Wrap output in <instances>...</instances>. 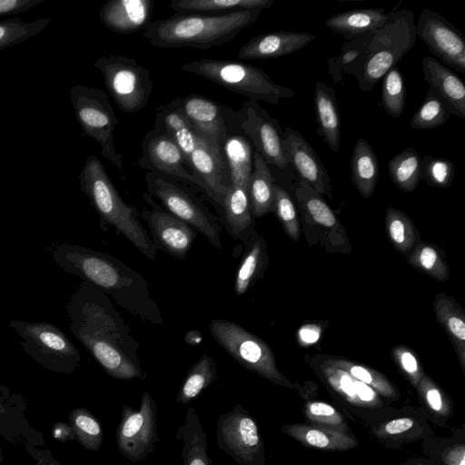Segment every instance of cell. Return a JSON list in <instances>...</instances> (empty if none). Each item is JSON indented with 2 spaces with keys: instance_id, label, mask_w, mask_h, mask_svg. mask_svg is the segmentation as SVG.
<instances>
[{
  "instance_id": "cell-1",
  "label": "cell",
  "mask_w": 465,
  "mask_h": 465,
  "mask_svg": "<svg viewBox=\"0 0 465 465\" xmlns=\"http://www.w3.org/2000/svg\"><path fill=\"white\" fill-rule=\"evenodd\" d=\"M67 312L72 333L109 376L120 381L143 376L139 343L106 293L84 281Z\"/></svg>"
},
{
  "instance_id": "cell-2",
  "label": "cell",
  "mask_w": 465,
  "mask_h": 465,
  "mask_svg": "<svg viewBox=\"0 0 465 465\" xmlns=\"http://www.w3.org/2000/svg\"><path fill=\"white\" fill-rule=\"evenodd\" d=\"M50 253L64 272L96 286L134 316L153 325L163 324L148 282L118 258L67 242L54 245Z\"/></svg>"
},
{
  "instance_id": "cell-3",
  "label": "cell",
  "mask_w": 465,
  "mask_h": 465,
  "mask_svg": "<svg viewBox=\"0 0 465 465\" xmlns=\"http://www.w3.org/2000/svg\"><path fill=\"white\" fill-rule=\"evenodd\" d=\"M262 10H244L221 15L185 14L156 21L145 26L143 36L159 48L209 49L234 39L257 20Z\"/></svg>"
},
{
  "instance_id": "cell-4",
  "label": "cell",
  "mask_w": 465,
  "mask_h": 465,
  "mask_svg": "<svg viewBox=\"0 0 465 465\" xmlns=\"http://www.w3.org/2000/svg\"><path fill=\"white\" fill-rule=\"evenodd\" d=\"M80 188L96 211L100 226H112L118 235L127 239L142 254L154 261L157 255L148 231L142 223L136 207L125 203L118 193L102 162L89 155L78 175Z\"/></svg>"
},
{
  "instance_id": "cell-5",
  "label": "cell",
  "mask_w": 465,
  "mask_h": 465,
  "mask_svg": "<svg viewBox=\"0 0 465 465\" xmlns=\"http://www.w3.org/2000/svg\"><path fill=\"white\" fill-rule=\"evenodd\" d=\"M362 64L357 74L361 90L370 91L415 45L414 14L402 8L388 14L385 24L368 35Z\"/></svg>"
},
{
  "instance_id": "cell-6",
  "label": "cell",
  "mask_w": 465,
  "mask_h": 465,
  "mask_svg": "<svg viewBox=\"0 0 465 465\" xmlns=\"http://www.w3.org/2000/svg\"><path fill=\"white\" fill-rule=\"evenodd\" d=\"M312 368L338 409L369 430L400 412L401 408L395 402L382 397L371 387L354 379L326 359L315 362Z\"/></svg>"
},
{
  "instance_id": "cell-7",
  "label": "cell",
  "mask_w": 465,
  "mask_h": 465,
  "mask_svg": "<svg viewBox=\"0 0 465 465\" xmlns=\"http://www.w3.org/2000/svg\"><path fill=\"white\" fill-rule=\"evenodd\" d=\"M182 70L256 101L277 104L294 95L291 88L274 83L266 72L248 64L203 58L183 64Z\"/></svg>"
},
{
  "instance_id": "cell-8",
  "label": "cell",
  "mask_w": 465,
  "mask_h": 465,
  "mask_svg": "<svg viewBox=\"0 0 465 465\" xmlns=\"http://www.w3.org/2000/svg\"><path fill=\"white\" fill-rule=\"evenodd\" d=\"M144 179L147 193L158 200L164 210L202 233L213 247H223L217 217L181 181L152 172H147Z\"/></svg>"
},
{
  "instance_id": "cell-9",
  "label": "cell",
  "mask_w": 465,
  "mask_h": 465,
  "mask_svg": "<svg viewBox=\"0 0 465 465\" xmlns=\"http://www.w3.org/2000/svg\"><path fill=\"white\" fill-rule=\"evenodd\" d=\"M209 331L218 345L243 368L276 385L295 388L278 370L271 348L258 336L225 319H213Z\"/></svg>"
},
{
  "instance_id": "cell-10",
  "label": "cell",
  "mask_w": 465,
  "mask_h": 465,
  "mask_svg": "<svg viewBox=\"0 0 465 465\" xmlns=\"http://www.w3.org/2000/svg\"><path fill=\"white\" fill-rule=\"evenodd\" d=\"M71 103L84 134L101 146L102 156L123 172V157L114 146L118 119L108 95L101 89L75 84L70 89Z\"/></svg>"
},
{
  "instance_id": "cell-11",
  "label": "cell",
  "mask_w": 465,
  "mask_h": 465,
  "mask_svg": "<svg viewBox=\"0 0 465 465\" xmlns=\"http://www.w3.org/2000/svg\"><path fill=\"white\" fill-rule=\"evenodd\" d=\"M94 66L102 73L106 89L122 112L131 114L144 108L153 92L148 69L134 58L113 54L98 57Z\"/></svg>"
},
{
  "instance_id": "cell-12",
  "label": "cell",
  "mask_w": 465,
  "mask_h": 465,
  "mask_svg": "<svg viewBox=\"0 0 465 465\" xmlns=\"http://www.w3.org/2000/svg\"><path fill=\"white\" fill-rule=\"evenodd\" d=\"M9 326L23 338V349L48 369L71 372L81 361L75 345L54 324L10 321Z\"/></svg>"
},
{
  "instance_id": "cell-13",
  "label": "cell",
  "mask_w": 465,
  "mask_h": 465,
  "mask_svg": "<svg viewBox=\"0 0 465 465\" xmlns=\"http://www.w3.org/2000/svg\"><path fill=\"white\" fill-rule=\"evenodd\" d=\"M217 444L238 465H264L265 444L255 419L239 403L216 424Z\"/></svg>"
},
{
  "instance_id": "cell-14",
  "label": "cell",
  "mask_w": 465,
  "mask_h": 465,
  "mask_svg": "<svg viewBox=\"0 0 465 465\" xmlns=\"http://www.w3.org/2000/svg\"><path fill=\"white\" fill-rule=\"evenodd\" d=\"M115 437L118 450L132 462L143 460L154 450L157 404L149 391L143 392L139 410L123 406Z\"/></svg>"
},
{
  "instance_id": "cell-15",
  "label": "cell",
  "mask_w": 465,
  "mask_h": 465,
  "mask_svg": "<svg viewBox=\"0 0 465 465\" xmlns=\"http://www.w3.org/2000/svg\"><path fill=\"white\" fill-rule=\"evenodd\" d=\"M236 117L242 131L255 148L254 152L267 164H273L280 169L289 164L283 150L282 129L277 119L261 107L258 101H246L236 112Z\"/></svg>"
},
{
  "instance_id": "cell-16",
  "label": "cell",
  "mask_w": 465,
  "mask_h": 465,
  "mask_svg": "<svg viewBox=\"0 0 465 465\" xmlns=\"http://www.w3.org/2000/svg\"><path fill=\"white\" fill-rule=\"evenodd\" d=\"M416 34L443 64L465 74L464 35L445 17L423 8L416 24Z\"/></svg>"
},
{
  "instance_id": "cell-17",
  "label": "cell",
  "mask_w": 465,
  "mask_h": 465,
  "mask_svg": "<svg viewBox=\"0 0 465 465\" xmlns=\"http://www.w3.org/2000/svg\"><path fill=\"white\" fill-rule=\"evenodd\" d=\"M143 198L151 209L144 208L140 217L148 226L155 249L176 259L185 258L196 238V231L164 210L148 193Z\"/></svg>"
},
{
  "instance_id": "cell-18",
  "label": "cell",
  "mask_w": 465,
  "mask_h": 465,
  "mask_svg": "<svg viewBox=\"0 0 465 465\" xmlns=\"http://www.w3.org/2000/svg\"><path fill=\"white\" fill-rule=\"evenodd\" d=\"M138 164L148 172L167 175L203 189L176 143L155 129L149 130L143 139Z\"/></svg>"
},
{
  "instance_id": "cell-19",
  "label": "cell",
  "mask_w": 465,
  "mask_h": 465,
  "mask_svg": "<svg viewBox=\"0 0 465 465\" xmlns=\"http://www.w3.org/2000/svg\"><path fill=\"white\" fill-rule=\"evenodd\" d=\"M172 102L193 128L197 136L223 145L228 137L231 110L200 94L175 97Z\"/></svg>"
},
{
  "instance_id": "cell-20",
  "label": "cell",
  "mask_w": 465,
  "mask_h": 465,
  "mask_svg": "<svg viewBox=\"0 0 465 465\" xmlns=\"http://www.w3.org/2000/svg\"><path fill=\"white\" fill-rule=\"evenodd\" d=\"M189 166L208 196L222 207L232 185L223 146L198 136L196 147L189 158Z\"/></svg>"
},
{
  "instance_id": "cell-21",
  "label": "cell",
  "mask_w": 465,
  "mask_h": 465,
  "mask_svg": "<svg viewBox=\"0 0 465 465\" xmlns=\"http://www.w3.org/2000/svg\"><path fill=\"white\" fill-rule=\"evenodd\" d=\"M283 150L300 180L308 183L319 193L331 198V181L321 158L308 141L296 130H282Z\"/></svg>"
},
{
  "instance_id": "cell-22",
  "label": "cell",
  "mask_w": 465,
  "mask_h": 465,
  "mask_svg": "<svg viewBox=\"0 0 465 465\" xmlns=\"http://www.w3.org/2000/svg\"><path fill=\"white\" fill-rule=\"evenodd\" d=\"M370 433L381 445L393 450L434 435L429 421L411 406L401 407L397 415L370 430Z\"/></svg>"
},
{
  "instance_id": "cell-23",
  "label": "cell",
  "mask_w": 465,
  "mask_h": 465,
  "mask_svg": "<svg viewBox=\"0 0 465 465\" xmlns=\"http://www.w3.org/2000/svg\"><path fill=\"white\" fill-rule=\"evenodd\" d=\"M315 38L308 32L276 31L256 35L238 52L240 59H272L291 54Z\"/></svg>"
},
{
  "instance_id": "cell-24",
  "label": "cell",
  "mask_w": 465,
  "mask_h": 465,
  "mask_svg": "<svg viewBox=\"0 0 465 465\" xmlns=\"http://www.w3.org/2000/svg\"><path fill=\"white\" fill-rule=\"evenodd\" d=\"M153 10L152 0H111L99 10L102 24L119 34H133L151 22Z\"/></svg>"
},
{
  "instance_id": "cell-25",
  "label": "cell",
  "mask_w": 465,
  "mask_h": 465,
  "mask_svg": "<svg viewBox=\"0 0 465 465\" xmlns=\"http://www.w3.org/2000/svg\"><path fill=\"white\" fill-rule=\"evenodd\" d=\"M424 81L450 106L451 114L465 119V85L450 67L436 58L421 59Z\"/></svg>"
},
{
  "instance_id": "cell-26",
  "label": "cell",
  "mask_w": 465,
  "mask_h": 465,
  "mask_svg": "<svg viewBox=\"0 0 465 465\" xmlns=\"http://www.w3.org/2000/svg\"><path fill=\"white\" fill-rule=\"evenodd\" d=\"M281 432L302 446L322 451H347L359 446L355 435L339 432L307 421L283 425Z\"/></svg>"
},
{
  "instance_id": "cell-27",
  "label": "cell",
  "mask_w": 465,
  "mask_h": 465,
  "mask_svg": "<svg viewBox=\"0 0 465 465\" xmlns=\"http://www.w3.org/2000/svg\"><path fill=\"white\" fill-rule=\"evenodd\" d=\"M313 101L317 134L334 153H338L341 145V119L334 89L318 81L315 84Z\"/></svg>"
},
{
  "instance_id": "cell-28",
  "label": "cell",
  "mask_w": 465,
  "mask_h": 465,
  "mask_svg": "<svg viewBox=\"0 0 465 465\" xmlns=\"http://www.w3.org/2000/svg\"><path fill=\"white\" fill-rule=\"evenodd\" d=\"M221 208L223 223L230 235L234 240L247 242L254 232V217L247 189L231 185Z\"/></svg>"
},
{
  "instance_id": "cell-29",
  "label": "cell",
  "mask_w": 465,
  "mask_h": 465,
  "mask_svg": "<svg viewBox=\"0 0 465 465\" xmlns=\"http://www.w3.org/2000/svg\"><path fill=\"white\" fill-rule=\"evenodd\" d=\"M388 17L382 7L355 9L329 17L324 25L332 32L351 40L369 35L381 27Z\"/></svg>"
},
{
  "instance_id": "cell-30",
  "label": "cell",
  "mask_w": 465,
  "mask_h": 465,
  "mask_svg": "<svg viewBox=\"0 0 465 465\" xmlns=\"http://www.w3.org/2000/svg\"><path fill=\"white\" fill-rule=\"evenodd\" d=\"M153 129L169 136L180 148L189 164V158L196 147L198 136L172 101L158 108Z\"/></svg>"
},
{
  "instance_id": "cell-31",
  "label": "cell",
  "mask_w": 465,
  "mask_h": 465,
  "mask_svg": "<svg viewBox=\"0 0 465 465\" xmlns=\"http://www.w3.org/2000/svg\"><path fill=\"white\" fill-rule=\"evenodd\" d=\"M436 318L453 344L458 361L465 374V315L450 296L438 293L433 302Z\"/></svg>"
},
{
  "instance_id": "cell-32",
  "label": "cell",
  "mask_w": 465,
  "mask_h": 465,
  "mask_svg": "<svg viewBox=\"0 0 465 465\" xmlns=\"http://www.w3.org/2000/svg\"><path fill=\"white\" fill-rule=\"evenodd\" d=\"M415 390L421 415L438 427H447L454 412L451 398L426 373Z\"/></svg>"
},
{
  "instance_id": "cell-33",
  "label": "cell",
  "mask_w": 465,
  "mask_h": 465,
  "mask_svg": "<svg viewBox=\"0 0 465 465\" xmlns=\"http://www.w3.org/2000/svg\"><path fill=\"white\" fill-rule=\"evenodd\" d=\"M176 438L183 440V465H211L207 453V434L195 410L188 409L184 422L178 427Z\"/></svg>"
},
{
  "instance_id": "cell-34",
  "label": "cell",
  "mask_w": 465,
  "mask_h": 465,
  "mask_svg": "<svg viewBox=\"0 0 465 465\" xmlns=\"http://www.w3.org/2000/svg\"><path fill=\"white\" fill-rule=\"evenodd\" d=\"M379 161L371 145L363 138L356 141L351 159V180L364 198H370L379 179Z\"/></svg>"
},
{
  "instance_id": "cell-35",
  "label": "cell",
  "mask_w": 465,
  "mask_h": 465,
  "mask_svg": "<svg viewBox=\"0 0 465 465\" xmlns=\"http://www.w3.org/2000/svg\"><path fill=\"white\" fill-rule=\"evenodd\" d=\"M252 172L248 184L250 208L254 218L273 213V178L268 164L253 152Z\"/></svg>"
},
{
  "instance_id": "cell-36",
  "label": "cell",
  "mask_w": 465,
  "mask_h": 465,
  "mask_svg": "<svg viewBox=\"0 0 465 465\" xmlns=\"http://www.w3.org/2000/svg\"><path fill=\"white\" fill-rule=\"evenodd\" d=\"M247 250L239 264L234 279V293L244 294L258 280L267 264L266 243L255 231L244 243Z\"/></svg>"
},
{
  "instance_id": "cell-37",
  "label": "cell",
  "mask_w": 465,
  "mask_h": 465,
  "mask_svg": "<svg viewBox=\"0 0 465 465\" xmlns=\"http://www.w3.org/2000/svg\"><path fill=\"white\" fill-rule=\"evenodd\" d=\"M231 184L247 189L252 172V146L241 134H229L223 145Z\"/></svg>"
},
{
  "instance_id": "cell-38",
  "label": "cell",
  "mask_w": 465,
  "mask_h": 465,
  "mask_svg": "<svg viewBox=\"0 0 465 465\" xmlns=\"http://www.w3.org/2000/svg\"><path fill=\"white\" fill-rule=\"evenodd\" d=\"M274 0H173L170 7L174 15H221L237 11L267 9Z\"/></svg>"
},
{
  "instance_id": "cell-39",
  "label": "cell",
  "mask_w": 465,
  "mask_h": 465,
  "mask_svg": "<svg viewBox=\"0 0 465 465\" xmlns=\"http://www.w3.org/2000/svg\"><path fill=\"white\" fill-rule=\"evenodd\" d=\"M423 454L440 465H465V428H454L448 437L432 435L421 441Z\"/></svg>"
},
{
  "instance_id": "cell-40",
  "label": "cell",
  "mask_w": 465,
  "mask_h": 465,
  "mask_svg": "<svg viewBox=\"0 0 465 465\" xmlns=\"http://www.w3.org/2000/svg\"><path fill=\"white\" fill-rule=\"evenodd\" d=\"M216 379V361L208 354L202 355L189 369L178 391L176 401L188 404Z\"/></svg>"
},
{
  "instance_id": "cell-41",
  "label": "cell",
  "mask_w": 465,
  "mask_h": 465,
  "mask_svg": "<svg viewBox=\"0 0 465 465\" xmlns=\"http://www.w3.org/2000/svg\"><path fill=\"white\" fill-rule=\"evenodd\" d=\"M388 172L399 189L411 193L420 181L421 158L414 148H405L390 160Z\"/></svg>"
},
{
  "instance_id": "cell-42",
  "label": "cell",
  "mask_w": 465,
  "mask_h": 465,
  "mask_svg": "<svg viewBox=\"0 0 465 465\" xmlns=\"http://www.w3.org/2000/svg\"><path fill=\"white\" fill-rule=\"evenodd\" d=\"M295 197L305 216L312 223L328 229H339L341 224L322 194L300 180Z\"/></svg>"
},
{
  "instance_id": "cell-43",
  "label": "cell",
  "mask_w": 465,
  "mask_h": 465,
  "mask_svg": "<svg viewBox=\"0 0 465 465\" xmlns=\"http://www.w3.org/2000/svg\"><path fill=\"white\" fill-rule=\"evenodd\" d=\"M326 360L332 365L348 372L354 379L371 387L387 400L395 403L400 401L401 392L380 371L341 358H327Z\"/></svg>"
},
{
  "instance_id": "cell-44",
  "label": "cell",
  "mask_w": 465,
  "mask_h": 465,
  "mask_svg": "<svg viewBox=\"0 0 465 465\" xmlns=\"http://www.w3.org/2000/svg\"><path fill=\"white\" fill-rule=\"evenodd\" d=\"M302 411L309 423L354 435L343 412L329 402L307 399L303 402Z\"/></svg>"
},
{
  "instance_id": "cell-45",
  "label": "cell",
  "mask_w": 465,
  "mask_h": 465,
  "mask_svg": "<svg viewBox=\"0 0 465 465\" xmlns=\"http://www.w3.org/2000/svg\"><path fill=\"white\" fill-rule=\"evenodd\" d=\"M389 239L396 250L407 253L414 247L419 232L410 217L401 210L389 207L385 213Z\"/></svg>"
},
{
  "instance_id": "cell-46",
  "label": "cell",
  "mask_w": 465,
  "mask_h": 465,
  "mask_svg": "<svg viewBox=\"0 0 465 465\" xmlns=\"http://www.w3.org/2000/svg\"><path fill=\"white\" fill-rule=\"evenodd\" d=\"M451 114L448 104L430 89L410 124L417 130L433 129L443 125Z\"/></svg>"
},
{
  "instance_id": "cell-47",
  "label": "cell",
  "mask_w": 465,
  "mask_h": 465,
  "mask_svg": "<svg viewBox=\"0 0 465 465\" xmlns=\"http://www.w3.org/2000/svg\"><path fill=\"white\" fill-rule=\"evenodd\" d=\"M69 425L74 438L88 450H97L103 442V429L92 412L76 408L70 412Z\"/></svg>"
},
{
  "instance_id": "cell-48",
  "label": "cell",
  "mask_w": 465,
  "mask_h": 465,
  "mask_svg": "<svg viewBox=\"0 0 465 465\" xmlns=\"http://www.w3.org/2000/svg\"><path fill=\"white\" fill-rule=\"evenodd\" d=\"M409 263L437 281H446L449 270L445 260L435 247L427 242L418 243L408 256Z\"/></svg>"
},
{
  "instance_id": "cell-49",
  "label": "cell",
  "mask_w": 465,
  "mask_h": 465,
  "mask_svg": "<svg viewBox=\"0 0 465 465\" xmlns=\"http://www.w3.org/2000/svg\"><path fill=\"white\" fill-rule=\"evenodd\" d=\"M50 22V18H40L33 22H25L17 17L0 21V51L36 35Z\"/></svg>"
},
{
  "instance_id": "cell-50",
  "label": "cell",
  "mask_w": 465,
  "mask_h": 465,
  "mask_svg": "<svg viewBox=\"0 0 465 465\" xmlns=\"http://www.w3.org/2000/svg\"><path fill=\"white\" fill-rule=\"evenodd\" d=\"M381 104L392 117L401 115L405 102L406 89L401 71L397 65L391 67L382 77Z\"/></svg>"
},
{
  "instance_id": "cell-51",
  "label": "cell",
  "mask_w": 465,
  "mask_h": 465,
  "mask_svg": "<svg viewBox=\"0 0 465 465\" xmlns=\"http://www.w3.org/2000/svg\"><path fill=\"white\" fill-rule=\"evenodd\" d=\"M273 213L280 220L285 232L293 241L300 237L298 214L290 194L278 184L273 185Z\"/></svg>"
},
{
  "instance_id": "cell-52",
  "label": "cell",
  "mask_w": 465,
  "mask_h": 465,
  "mask_svg": "<svg viewBox=\"0 0 465 465\" xmlns=\"http://www.w3.org/2000/svg\"><path fill=\"white\" fill-rule=\"evenodd\" d=\"M455 176L453 162L430 155L421 158L420 178L430 186L438 188L449 187Z\"/></svg>"
},
{
  "instance_id": "cell-53",
  "label": "cell",
  "mask_w": 465,
  "mask_h": 465,
  "mask_svg": "<svg viewBox=\"0 0 465 465\" xmlns=\"http://www.w3.org/2000/svg\"><path fill=\"white\" fill-rule=\"evenodd\" d=\"M391 358L401 373L416 389L425 374L416 354L410 348L398 345L391 350Z\"/></svg>"
},
{
  "instance_id": "cell-54",
  "label": "cell",
  "mask_w": 465,
  "mask_h": 465,
  "mask_svg": "<svg viewBox=\"0 0 465 465\" xmlns=\"http://www.w3.org/2000/svg\"><path fill=\"white\" fill-rule=\"evenodd\" d=\"M45 0H0V16L17 15Z\"/></svg>"
},
{
  "instance_id": "cell-55",
  "label": "cell",
  "mask_w": 465,
  "mask_h": 465,
  "mask_svg": "<svg viewBox=\"0 0 465 465\" xmlns=\"http://www.w3.org/2000/svg\"><path fill=\"white\" fill-rule=\"evenodd\" d=\"M321 333L320 326L312 323L305 324L299 329L297 340L302 346H310L319 341Z\"/></svg>"
},
{
  "instance_id": "cell-56",
  "label": "cell",
  "mask_w": 465,
  "mask_h": 465,
  "mask_svg": "<svg viewBox=\"0 0 465 465\" xmlns=\"http://www.w3.org/2000/svg\"><path fill=\"white\" fill-rule=\"evenodd\" d=\"M400 465H440L434 460L426 456H414L411 457Z\"/></svg>"
},
{
  "instance_id": "cell-57",
  "label": "cell",
  "mask_w": 465,
  "mask_h": 465,
  "mask_svg": "<svg viewBox=\"0 0 465 465\" xmlns=\"http://www.w3.org/2000/svg\"><path fill=\"white\" fill-rule=\"evenodd\" d=\"M58 428L54 427V435L57 439L68 440L74 438L73 430L70 425L62 424V428H60L59 424H56Z\"/></svg>"
},
{
  "instance_id": "cell-58",
  "label": "cell",
  "mask_w": 465,
  "mask_h": 465,
  "mask_svg": "<svg viewBox=\"0 0 465 465\" xmlns=\"http://www.w3.org/2000/svg\"><path fill=\"white\" fill-rule=\"evenodd\" d=\"M202 333L198 330H191L189 331L185 337L184 341L186 343H188L191 346H195L202 341Z\"/></svg>"
},
{
  "instance_id": "cell-59",
  "label": "cell",
  "mask_w": 465,
  "mask_h": 465,
  "mask_svg": "<svg viewBox=\"0 0 465 465\" xmlns=\"http://www.w3.org/2000/svg\"><path fill=\"white\" fill-rule=\"evenodd\" d=\"M44 465H60V464H56V463H54V462H50V463H48V464H44Z\"/></svg>"
},
{
  "instance_id": "cell-60",
  "label": "cell",
  "mask_w": 465,
  "mask_h": 465,
  "mask_svg": "<svg viewBox=\"0 0 465 465\" xmlns=\"http://www.w3.org/2000/svg\"><path fill=\"white\" fill-rule=\"evenodd\" d=\"M0 460H1V454H0Z\"/></svg>"
},
{
  "instance_id": "cell-61",
  "label": "cell",
  "mask_w": 465,
  "mask_h": 465,
  "mask_svg": "<svg viewBox=\"0 0 465 465\" xmlns=\"http://www.w3.org/2000/svg\"><path fill=\"white\" fill-rule=\"evenodd\" d=\"M1 279H2V278H1V276H0V280H1Z\"/></svg>"
}]
</instances>
